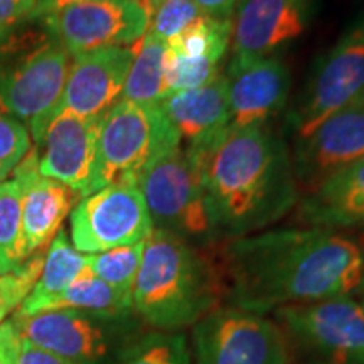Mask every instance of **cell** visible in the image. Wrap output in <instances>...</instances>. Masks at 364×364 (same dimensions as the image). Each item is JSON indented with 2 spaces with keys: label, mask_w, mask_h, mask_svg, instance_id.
I'll return each instance as SVG.
<instances>
[{
  "label": "cell",
  "mask_w": 364,
  "mask_h": 364,
  "mask_svg": "<svg viewBox=\"0 0 364 364\" xmlns=\"http://www.w3.org/2000/svg\"><path fill=\"white\" fill-rule=\"evenodd\" d=\"M364 98V44L343 36L318 58L306 88L289 113L295 140L312 134L322 122Z\"/></svg>",
  "instance_id": "obj_12"
},
{
  "label": "cell",
  "mask_w": 364,
  "mask_h": 364,
  "mask_svg": "<svg viewBox=\"0 0 364 364\" xmlns=\"http://www.w3.org/2000/svg\"><path fill=\"white\" fill-rule=\"evenodd\" d=\"M19 26L0 34V113L21 122L38 147L61 100L71 56L44 26Z\"/></svg>",
  "instance_id": "obj_4"
},
{
  "label": "cell",
  "mask_w": 364,
  "mask_h": 364,
  "mask_svg": "<svg viewBox=\"0 0 364 364\" xmlns=\"http://www.w3.org/2000/svg\"><path fill=\"white\" fill-rule=\"evenodd\" d=\"M80 2H90V0H36L33 21H39L41 17L48 16V14L58 11V9Z\"/></svg>",
  "instance_id": "obj_35"
},
{
  "label": "cell",
  "mask_w": 364,
  "mask_h": 364,
  "mask_svg": "<svg viewBox=\"0 0 364 364\" xmlns=\"http://www.w3.org/2000/svg\"><path fill=\"white\" fill-rule=\"evenodd\" d=\"M120 364H193V359L184 334L159 331L135 341Z\"/></svg>",
  "instance_id": "obj_27"
},
{
  "label": "cell",
  "mask_w": 364,
  "mask_h": 364,
  "mask_svg": "<svg viewBox=\"0 0 364 364\" xmlns=\"http://www.w3.org/2000/svg\"><path fill=\"white\" fill-rule=\"evenodd\" d=\"M363 302H364V299H363Z\"/></svg>",
  "instance_id": "obj_39"
},
{
  "label": "cell",
  "mask_w": 364,
  "mask_h": 364,
  "mask_svg": "<svg viewBox=\"0 0 364 364\" xmlns=\"http://www.w3.org/2000/svg\"><path fill=\"white\" fill-rule=\"evenodd\" d=\"M22 225V188L16 177L0 182V273L17 270Z\"/></svg>",
  "instance_id": "obj_25"
},
{
  "label": "cell",
  "mask_w": 364,
  "mask_h": 364,
  "mask_svg": "<svg viewBox=\"0 0 364 364\" xmlns=\"http://www.w3.org/2000/svg\"><path fill=\"white\" fill-rule=\"evenodd\" d=\"M220 63L206 58H182L169 53L166 66L167 97L179 91L199 88L216 78Z\"/></svg>",
  "instance_id": "obj_30"
},
{
  "label": "cell",
  "mask_w": 364,
  "mask_h": 364,
  "mask_svg": "<svg viewBox=\"0 0 364 364\" xmlns=\"http://www.w3.org/2000/svg\"><path fill=\"white\" fill-rule=\"evenodd\" d=\"M231 29H233V17L220 19L203 14L199 19H196L181 34L169 41L167 49L176 56L206 58L220 63L231 43Z\"/></svg>",
  "instance_id": "obj_24"
},
{
  "label": "cell",
  "mask_w": 364,
  "mask_h": 364,
  "mask_svg": "<svg viewBox=\"0 0 364 364\" xmlns=\"http://www.w3.org/2000/svg\"><path fill=\"white\" fill-rule=\"evenodd\" d=\"M36 0H0V34L33 21Z\"/></svg>",
  "instance_id": "obj_33"
},
{
  "label": "cell",
  "mask_w": 364,
  "mask_h": 364,
  "mask_svg": "<svg viewBox=\"0 0 364 364\" xmlns=\"http://www.w3.org/2000/svg\"><path fill=\"white\" fill-rule=\"evenodd\" d=\"M129 316H102L73 309L12 316L22 338L73 364H110L130 348L136 326Z\"/></svg>",
  "instance_id": "obj_7"
},
{
  "label": "cell",
  "mask_w": 364,
  "mask_h": 364,
  "mask_svg": "<svg viewBox=\"0 0 364 364\" xmlns=\"http://www.w3.org/2000/svg\"><path fill=\"white\" fill-rule=\"evenodd\" d=\"M0 364H73L22 338L11 321L0 322Z\"/></svg>",
  "instance_id": "obj_31"
},
{
  "label": "cell",
  "mask_w": 364,
  "mask_h": 364,
  "mask_svg": "<svg viewBox=\"0 0 364 364\" xmlns=\"http://www.w3.org/2000/svg\"><path fill=\"white\" fill-rule=\"evenodd\" d=\"M344 36H348V38H351V39H356V41H359V43L364 44V11L361 16L358 17L356 22H354V24L349 27L348 31H346Z\"/></svg>",
  "instance_id": "obj_36"
},
{
  "label": "cell",
  "mask_w": 364,
  "mask_h": 364,
  "mask_svg": "<svg viewBox=\"0 0 364 364\" xmlns=\"http://www.w3.org/2000/svg\"><path fill=\"white\" fill-rule=\"evenodd\" d=\"M73 309L102 316H129L134 311L132 295L122 294L90 272V268L76 279L46 311Z\"/></svg>",
  "instance_id": "obj_23"
},
{
  "label": "cell",
  "mask_w": 364,
  "mask_h": 364,
  "mask_svg": "<svg viewBox=\"0 0 364 364\" xmlns=\"http://www.w3.org/2000/svg\"><path fill=\"white\" fill-rule=\"evenodd\" d=\"M292 353L312 364H364V302L351 295L277 309Z\"/></svg>",
  "instance_id": "obj_8"
},
{
  "label": "cell",
  "mask_w": 364,
  "mask_h": 364,
  "mask_svg": "<svg viewBox=\"0 0 364 364\" xmlns=\"http://www.w3.org/2000/svg\"><path fill=\"white\" fill-rule=\"evenodd\" d=\"M145 241L129 247L108 250V252L86 255L90 272L105 284L120 290L122 294L132 295L136 273L142 263Z\"/></svg>",
  "instance_id": "obj_26"
},
{
  "label": "cell",
  "mask_w": 364,
  "mask_h": 364,
  "mask_svg": "<svg viewBox=\"0 0 364 364\" xmlns=\"http://www.w3.org/2000/svg\"><path fill=\"white\" fill-rule=\"evenodd\" d=\"M144 2H145V6H147L149 14H150V12L154 11V9H156V7L159 6V4L162 2V0H144Z\"/></svg>",
  "instance_id": "obj_37"
},
{
  "label": "cell",
  "mask_w": 364,
  "mask_h": 364,
  "mask_svg": "<svg viewBox=\"0 0 364 364\" xmlns=\"http://www.w3.org/2000/svg\"><path fill=\"white\" fill-rule=\"evenodd\" d=\"M292 167L299 193L309 194L336 171L364 157V98L295 140Z\"/></svg>",
  "instance_id": "obj_13"
},
{
  "label": "cell",
  "mask_w": 364,
  "mask_h": 364,
  "mask_svg": "<svg viewBox=\"0 0 364 364\" xmlns=\"http://www.w3.org/2000/svg\"><path fill=\"white\" fill-rule=\"evenodd\" d=\"M134 58L132 48H105L71 58L65 90L53 120L65 112L85 118H102L122 100Z\"/></svg>",
  "instance_id": "obj_15"
},
{
  "label": "cell",
  "mask_w": 364,
  "mask_h": 364,
  "mask_svg": "<svg viewBox=\"0 0 364 364\" xmlns=\"http://www.w3.org/2000/svg\"><path fill=\"white\" fill-rule=\"evenodd\" d=\"M231 125L270 124L284 110L292 76L280 54L233 56L225 73Z\"/></svg>",
  "instance_id": "obj_14"
},
{
  "label": "cell",
  "mask_w": 364,
  "mask_h": 364,
  "mask_svg": "<svg viewBox=\"0 0 364 364\" xmlns=\"http://www.w3.org/2000/svg\"><path fill=\"white\" fill-rule=\"evenodd\" d=\"M154 230L166 231L196 248L220 243L204 196L199 159L186 149L156 161L136 181Z\"/></svg>",
  "instance_id": "obj_6"
},
{
  "label": "cell",
  "mask_w": 364,
  "mask_h": 364,
  "mask_svg": "<svg viewBox=\"0 0 364 364\" xmlns=\"http://www.w3.org/2000/svg\"><path fill=\"white\" fill-rule=\"evenodd\" d=\"M46 252L36 253L22 263L17 270L0 273V322L22 306L27 295L33 292L44 265Z\"/></svg>",
  "instance_id": "obj_28"
},
{
  "label": "cell",
  "mask_w": 364,
  "mask_h": 364,
  "mask_svg": "<svg viewBox=\"0 0 364 364\" xmlns=\"http://www.w3.org/2000/svg\"><path fill=\"white\" fill-rule=\"evenodd\" d=\"M86 270H88L86 255L73 247L65 230H59L46 250L43 270L33 292L27 295L17 314L34 316L44 312Z\"/></svg>",
  "instance_id": "obj_21"
},
{
  "label": "cell",
  "mask_w": 364,
  "mask_h": 364,
  "mask_svg": "<svg viewBox=\"0 0 364 364\" xmlns=\"http://www.w3.org/2000/svg\"><path fill=\"white\" fill-rule=\"evenodd\" d=\"M194 156L221 240L262 233L300 201L292 154L270 124L230 127L211 149Z\"/></svg>",
  "instance_id": "obj_2"
},
{
  "label": "cell",
  "mask_w": 364,
  "mask_h": 364,
  "mask_svg": "<svg viewBox=\"0 0 364 364\" xmlns=\"http://www.w3.org/2000/svg\"><path fill=\"white\" fill-rule=\"evenodd\" d=\"M169 58L167 44L145 34L139 41L122 100L140 105H159L167 97L166 66Z\"/></svg>",
  "instance_id": "obj_22"
},
{
  "label": "cell",
  "mask_w": 364,
  "mask_h": 364,
  "mask_svg": "<svg viewBox=\"0 0 364 364\" xmlns=\"http://www.w3.org/2000/svg\"><path fill=\"white\" fill-rule=\"evenodd\" d=\"M299 220L318 230L364 228V157L336 171L304 194L299 204Z\"/></svg>",
  "instance_id": "obj_20"
},
{
  "label": "cell",
  "mask_w": 364,
  "mask_h": 364,
  "mask_svg": "<svg viewBox=\"0 0 364 364\" xmlns=\"http://www.w3.org/2000/svg\"><path fill=\"white\" fill-rule=\"evenodd\" d=\"M159 105L179 135L182 149L198 156L211 149L231 125L225 75L199 88L172 93Z\"/></svg>",
  "instance_id": "obj_19"
},
{
  "label": "cell",
  "mask_w": 364,
  "mask_h": 364,
  "mask_svg": "<svg viewBox=\"0 0 364 364\" xmlns=\"http://www.w3.org/2000/svg\"><path fill=\"white\" fill-rule=\"evenodd\" d=\"M225 284L220 265L201 248L166 231L145 240L132 302L144 322L162 332H181L221 307Z\"/></svg>",
  "instance_id": "obj_3"
},
{
  "label": "cell",
  "mask_w": 364,
  "mask_h": 364,
  "mask_svg": "<svg viewBox=\"0 0 364 364\" xmlns=\"http://www.w3.org/2000/svg\"><path fill=\"white\" fill-rule=\"evenodd\" d=\"M220 270L226 306L262 316L353 295L364 287V258L356 241L318 228L265 230L230 240Z\"/></svg>",
  "instance_id": "obj_1"
},
{
  "label": "cell",
  "mask_w": 364,
  "mask_h": 364,
  "mask_svg": "<svg viewBox=\"0 0 364 364\" xmlns=\"http://www.w3.org/2000/svg\"><path fill=\"white\" fill-rule=\"evenodd\" d=\"M39 21L75 58L136 44L147 33L150 14L144 0H90L58 9Z\"/></svg>",
  "instance_id": "obj_11"
},
{
  "label": "cell",
  "mask_w": 364,
  "mask_h": 364,
  "mask_svg": "<svg viewBox=\"0 0 364 364\" xmlns=\"http://www.w3.org/2000/svg\"><path fill=\"white\" fill-rule=\"evenodd\" d=\"M203 16L194 0H162L150 12L147 36L167 44Z\"/></svg>",
  "instance_id": "obj_29"
},
{
  "label": "cell",
  "mask_w": 364,
  "mask_h": 364,
  "mask_svg": "<svg viewBox=\"0 0 364 364\" xmlns=\"http://www.w3.org/2000/svg\"><path fill=\"white\" fill-rule=\"evenodd\" d=\"M102 118L59 113L36 147L41 174L68 186L80 199L91 193Z\"/></svg>",
  "instance_id": "obj_16"
},
{
  "label": "cell",
  "mask_w": 364,
  "mask_h": 364,
  "mask_svg": "<svg viewBox=\"0 0 364 364\" xmlns=\"http://www.w3.org/2000/svg\"><path fill=\"white\" fill-rule=\"evenodd\" d=\"M314 0H240L233 17V56H273L306 33Z\"/></svg>",
  "instance_id": "obj_17"
},
{
  "label": "cell",
  "mask_w": 364,
  "mask_h": 364,
  "mask_svg": "<svg viewBox=\"0 0 364 364\" xmlns=\"http://www.w3.org/2000/svg\"><path fill=\"white\" fill-rule=\"evenodd\" d=\"M12 177L21 182L22 188L19 258L24 263L33 255L48 250L78 196L68 186L41 174L36 147H31L12 171Z\"/></svg>",
  "instance_id": "obj_18"
},
{
  "label": "cell",
  "mask_w": 364,
  "mask_h": 364,
  "mask_svg": "<svg viewBox=\"0 0 364 364\" xmlns=\"http://www.w3.org/2000/svg\"><path fill=\"white\" fill-rule=\"evenodd\" d=\"M196 364H292L284 331L262 314L218 307L193 326Z\"/></svg>",
  "instance_id": "obj_9"
},
{
  "label": "cell",
  "mask_w": 364,
  "mask_h": 364,
  "mask_svg": "<svg viewBox=\"0 0 364 364\" xmlns=\"http://www.w3.org/2000/svg\"><path fill=\"white\" fill-rule=\"evenodd\" d=\"M70 215L71 245L83 255L142 243L154 231L144 196L130 182H115L85 196Z\"/></svg>",
  "instance_id": "obj_10"
},
{
  "label": "cell",
  "mask_w": 364,
  "mask_h": 364,
  "mask_svg": "<svg viewBox=\"0 0 364 364\" xmlns=\"http://www.w3.org/2000/svg\"><path fill=\"white\" fill-rule=\"evenodd\" d=\"M29 150V130L21 122L0 113V182L12 174Z\"/></svg>",
  "instance_id": "obj_32"
},
{
  "label": "cell",
  "mask_w": 364,
  "mask_h": 364,
  "mask_svg": "<svg viewBox=\"0 0 364 364\" xmlns=\"http://www.w3.org/2000/svg\"><path fill=\"white\" fill-rule=\"evenodd\" d=\"M358 247H359V250H361V253H363V258H364V228H363V231H361V235H359V238H358Z\"/></svg>",
  "instance_id": "obj_38"
},
{
  "label": "cell",
  "mask_w": 364,
  "mask_h": 364,
  "mask_svg": "<svg viewBox=\"0 0 364 364\" xmlns=\"http://www.w3.org/2000/svg\"><path fill=\"white\" fill-rule=\"evenodd\" d=\"M204 16L220 17V19H231L233 12L238 7L240 0H194Z\"/></svg>",
  "instance_id": "obj_34"
},
{
  "label": "cell",
  "mask_w": 364,
  "mask_h": 364,
  "mask_svg": "<svg viewBox=\"0 0 364 364\" xmlns=\"http://www.w3.org/2000/svg\"><path fill=\"white\" fill-rule=\"evenodd\" d=\"M179 147V135L161 105L120 100L100 124L91 193L115 182L136 184L154 162Z\"/></svg>",
  "instance_id": "obj_5"
}]
</instances>
